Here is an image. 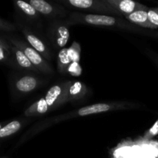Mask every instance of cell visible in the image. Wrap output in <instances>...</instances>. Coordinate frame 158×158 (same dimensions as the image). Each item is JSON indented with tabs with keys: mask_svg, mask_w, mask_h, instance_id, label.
I'll return each instance as SVG.
<instances>
[{
	"mask_svg": "<svg viewBox=\"0 0 158 158\" xmlns=\"http://www.w3.org/2000/svg\"><path fill=\"white\" fill-rule=\"evenodd\" d=\"M40 84V80L33 76H23L14 80L12 88L15 94H24L33 91Z\"/></svg>",
	"mask_w": 158,
	"mask_h": 158,
	"instance_id": "52a82bcc",
	"label": "cell"
},
{
	"mask_svg": "<svg viewBox=\"0 0 158 158\" xmlns=\"http://www.w3.org/2000/svg\"><path fill=\"white\" fill-rule=\"evenodd\" d=\"M22 32H23L25 38L26 39L28 43H29L31 47H32L39 53L41 54L43 58L46 59V60H50L51 53L49 49H48V48L46 47L44 42L42 41L37 35L32 33L30 30H29L26 28H23Z\"/></svg>",
	"mask_w": 158,
	"mask_h": 158,
	"instance_id": "7c38bea8",
	"label": "cell"
},
{
	"mask_svg": "<svg viewBox=\"0 0 158 158\" xmlns=\"http://www.w3.org/2000/svg\"><path fill=\"white\" fill-rule=\"evenodd\" d=\"M68 22L72 23H82V24L90 25V26H100V27H120L132 28L127 23L118 18L107 15L100 14H86L80 12H73L69 15Z\"/></svg>",
	"mask_w": 158,
	"mask_h": 158,
	"instance_id": "6da1fadb",
	"label": "cell"
},
{
	"mask_svg": "<svg viewBox=\"0 0 158 158\" xmlns=\"http://www.w3.org/2000/svg\"><path fill=\"white\" fill-rule=\"evenodd\" d=\"M2 127H3V126H2V123H0V129H1V128Z\"/></svg>",
	"mask_w": 158,
	"mask_h": 158,
	"instance_id": "4316f807",
	"label": "cell"
},
{
	"mask_svg": "<svg viewBox=\"0 0 158 158\" xmlns=\"http://www.w3.org/2000/svg\"><path fill=\"white\" fill-rule=\"evenodd\" d=\"M158 135V120L154 123V124L150 128L148 131L145 132L143 134V140H146V141H149V140H152L154 137Z\"/></svg>",
	"mask_w": 158,
	"mask_h": 158,
	"instance_id": "ffe728a7",
	"label": "cell"
},
{
	"mask_svg": "<svg viewBox=\"0 0 158 158\" xmlns=\"http://www.w3.org/2000/svg\"><path fill=\"white\" fill-rule=\"evenodd\" d=\"M80 45L77 42H73L67 49L68 56L72 63H79L80 60Z\"/></svg>",
	"mask_w": 158,
	"mask_h": 158,
	"instance_id": "d6986e66",
	"label": "cell"
},
{
	"mask_svg": "<svg viewBox=\"0 0 158 158\" xmlns=\"http://www.w3.org/2000/svg\"><path fill=\"white\" fill-rule=\"evenodd\" d=\"M134 146L135 143H133L132 141L123 142L116 148L113 153V157L114 158H124L127 157L128 154L132 151Z\"/></svg>",
	"mask_w": 158,
	"mask_h": 158,
	"instance_id": "ac0fdd59",
	"label": "cell"
},
{
	"mask_svg": "<svg viewBox=\"0 0 158 158\" xmlns=\"http://www.w3.org/2000/svg\"><path fill=\"white\" fill-rule=\"evenodd\" d=\"M49 110L66 103L65 100V83L52 86L44 97Z\"/></svg>",
	"mask_w": 158,
	"mask_h": 158,
	"instance_id": "9c48e42d",
	"label": "cell"
},
{
	"mask_svg": "<svg viewBox=\"0 0 158 158\" xmlns=\"http://www.w3.org/2000/svg\"><path fill=\"white\" fill-rule=\"evenodd\" d=\"M148 144L149 146L150 150L152 152L153 155L155 158H158V141L157 140H149Z\"/></svg>",
	"mask_w": 158,
	"mask_h": 158,
	"instance_id": "cb8c5ba5",
	"label": "cell"
},
{
	"mask_svg": "<svg viewBox=\"0 0 158 158\" xmlns=\"http://www.w3.org/2000/svg\"><path fill=\"white\" fill-rule=\"evenodd\" d=\"M16 30V27L10 22L0 18V32H11Z\"/></svg>",
	"mask_w": 158,
	"mask_h": 158,
	"instance_id": "44dd1931",
	"label": "cell"
},
{
	"mask_svg": "<svg viewBox=\"0 0 158 158\" xmlns=\"http://www.w3.org/2000/svg\"><path fill=\"white\" fill-rule=\"evenodd\" d=\"M135 104L129 103H96V104L89 105V106H83L79 109L75 114L80 117L84 116L93 115V114H101V113L108 112L110 110H124L129 108L135 107Z\"/></svg>",
	"mask_w": 158,
	"mask_h": 158,
	"instance_id": "277c9868",
	"label": "cell"
},
{
	"mask_svg": "<svg viewBox=\"0 0 158 158\" xmlns=\"http://www.w3.org/2000/svg\"><path fill=\"white\" fill-rule=\"evenodd\" d=\"M65 6L83 10L95 11L102 13L119 14L110 6L106 0H63L60 1Z\"/></svg>",
	"mask_w": 158,
	"mask_h": 158,
	"instance_id": "3957f363",
	"label": "cell"
},
{
	"mask_svg": "<svg viewBox=\"0 0 158 158\" xmlns=\"http://www.w3.org/2000/svg\"><path fill=\"white\" fill-rule=\"evenodd\" d=\"M48 111H50V110H49L44 97H42L36 102L32 103L30 106H29L25 110L24 115L28 117H34V116L44 114L47 113Z\"/></svg>",
	"mask_w": 158,
	"mask_h": 158,
	"instance_id": "5bb4252c",
	"label": "cell"
},
{
	"mask_svg": "<svg viewBox=\"0 0 158 158\" xmlns=\"http://www.w3.org/2000/svg\"><path fill=\"white\" fill-rule=\"evenodd\" d=\"M106 2L119 14L121 13L123 15H129L138 10H149L148 6L132 0H106Z\"/></svg>",
	"mask_w": 158,
	"mask_h": 158,
	"instance_id": "8992f818",
	"label": "cell"
},
{
	"mask_svg": "<svg viewBox=\"0 0 158 158\" xmlns=\"http://www.w3.org/2000/svg\"><path fill=\"white\" fill-rule=\"evenodd\" d=\"M1 158H6V157H1Z\"/></svg>",
	"mask_w": 158,
	"mask_h": 158,
	"instance_id": "83f0119b",
	"label": "cell"
},
{
	"mask_svg": "<svg viewBox=\"0 0 158 158\" xmlns=\"http://www.w3.org/2000/svg\"><path fill=\"white\" fill-rule=\"evenodd\" d=\"M86 94H87V87L82 82L69 81L65 83L66 103L80 100L83 98Z\"/></svg>",
	"mask_w": 158,
	"mask_h": 158,
	"instance_id": "30bf717a",
	"label": "cell"
},
{
	"mask_svg": "<svg viewBox=\"0 0 158 158\" xmlns=\"http://www.w3.org/2000/svg\"><path fill=\"white\" fill-rule=\"evenodd\" d=\"M67 73L74 77H79L82 73V68L79 63H71L67 69Z\"/></svg>",
	"mask_w": 158,
	"mask_h": 158,
	"instance_id": "603a6c76",
	"label": "cell"
},
{
	"mask_svg": "<svg viewBox=\"0 0 158 158\" xmlns=\"http://www.w3.org/2000/svg\"><path fill=\"white\" fill-rule=\"evenodd\" d=\"M148 10H138L129 15H124L125 18L131 23L134 24L138 25L144 28H149V29H156L148 19Z\"/></svg>",
	"mask_w": 158,
	"mask_h": 158,
	"instance_id": "4fadbf2b",
	"label": "cell"
},
{
	"mask_svg": "<svg viewBox=\"0 0 158 158\" xmlns=\"http://www.w3.org/2000/svg\"><path fill=\"white\" fill-rule=\"evenodd\" d=\"M21 127L22 122L20 120H15L9 122L0 129V140L9 137L12 134H15L21 129Z\"/></svg>",
	"mask_w": 158,
	"mask_h": 158,
	"instance_id": "2e32d148",
	"label": "cell"
},
{
	"mask_svg": "<svg viewBox=\"0 0 158 158\" xmlns=\"http://www.w3.org/2000/svg\"><path fill=\"white\" fill-rule=\"evenodd\" d=\"M151 57L152 58L153 61L156 63V65H157V67H158V56L155 55V54H151Z\"/></svg>",
	"mask_w": 158,
	"mask_h": 158,
	"instance_id": "484cf974",
	"label": "cell"
},
{
	"mask_svg": "<svg viewBox=\"0 0 158 158\" xmlns=\"http://www.w3.org/2000/svg\"><path fill=\"white\" fill-rule=\"evenodd\" d=\"M49 33L51 41L57 48L64 47L69 41V31L66 24L54 23L49 28Z\"/></svg>",
	"mask_w": 158,
	"mask_h": 158,
	"instance_id": "5b68a950",
	"label": "cell"
},
{
	"mask_svg": "<svg viewBox=\"0 0 158 158\" xmlns=\"http://www.w3.org/2000/svg\"><path fill=\"white\" fill-rule=\"evenodd\" d=\"M10 51L11 54H12V67L39 73L38 69L32 65L30 60L25 55L24 52L20 50L19 48L15 47V46L11 44Z\"/></svg>",
	"mask_w": 158,
	"mask_h": 158,
	"instance_id": "8fae6325",
	"label": "cell"
},
{
	"mask_svg": "<svg viewBox=\"0 0 158 158\" xmlns=\"http://www.w3.org/2000/svg\"><path fill=\"white\" fill-rule=\"evenodd\" d=\"M72 62L69 60V57L68 56L67 49L63 48L60 50L58 54V70L60 73L66 74L67 73V69L69 66Z\"/></svg>",
	"mask_w": 158,
	"mask_h": 158,
	"instance_id": "e0dca14e",
	"label": "cell"
},
{
	"mask_svg": "<svg viewBox=\"0 0 158 158\" xmlns=\"http://www.w3.org/2000/svg\"><path fill=\"white\" fill-rule=\"evenodd\" d=\"M28 2L36 10L39 14L49 17L63 16L65 15V11L61 7L55 6L52 3L44 0H29Z\"/></svg>",
	"mask_w": 158,
	"mask_h": 158,
	"instance_id": "ba28073f",
	"label": "cell"
},
{
	"mask_svg": "<svg viewBox=\"0 0 158 158\" xmlns=\"http://www.w3.org/2000/svg\"><path fill=\"white\" fill-rule=\"evenodd\" d=\"M10 46H11V44L7 41V40L5 38V36H3V35L2 36L0 35V47L4 48V49H6V50L11 52Z\"/></svg>",
	"mask_w": 158,
	"mask_h": 158,
	"instance_id": "d4e9b609",
	"label": "cell"
},
{
	"mask_svg": "<svg viewBox=\"0 0 158 158\" xmlns=\"http://www.w3.org/2000/svg\"><path fill=\"white\" fill-rule=\"evenodd\" d=\"M148 15L150 23L157 29L158 28V8L149 9Z\"/></svg>",
	"mask_w": 158,
	"mask_h": 158,
	"instance_id": "7402d4cb",
	"label": "cell"
},
{
	"mask_svg": "<svg viewBox=\"0 0 158 158\" xmlns=\"http://www.w3.org/2000/svg\"><path fill=\"white\" fill-rule=\"evenodd\" d=\"M4 36L9 43L19 48L20 50L24 52L25 55L30 60L32 65L38 69L39 72L44 73L46 74H50L53 73L52 67L49 66L45 58H43V56L39 53L33 48L29 46L27 43L16 38L15 36H12V35H4Z\"/></svg>",
	"mask_w": 158,
	"mask_h": 158,
	"instance_id": "7a4b0ae2",
	"label": "cell"
},
{
	"mask_svg": "<svg viewBox=\"0 0 158 158\" xmlns=\"http://www.w3.org/2000/svg\"><path fill=\"white\" fill-rule=\"evenodd\" d=\"M14 5L16 9H18L23 15H26L28 18L35 19L39 17L38 12L29 2L22 1V0H17L14 2Z\"/></svg>",
	"mask_w": 158,
	"mask_h": 158,
	"instance_id": "9a60e30c",
	"label": "cell"
}]
</instances>
